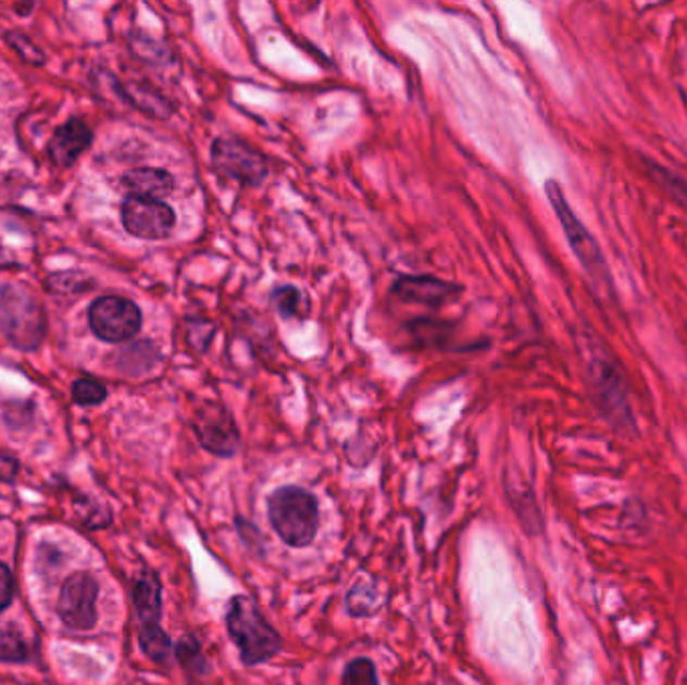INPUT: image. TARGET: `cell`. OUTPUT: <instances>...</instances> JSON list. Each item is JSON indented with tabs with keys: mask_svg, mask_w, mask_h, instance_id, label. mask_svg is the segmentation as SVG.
I'll list each match as a JSON object with an SVG mask.
<instances>
[{
	"mask_svg": "<svg viewBox=\"0 0 687 685\" xmlns=\"http://www.w3.org/2000/svg\"><path fill=\"white\" fill-rule=\"evenodd\" d=\"M395 290L412 302H442L447 296H450L454 288L447 286L445 282L430 279V277H404L397 284Z\"/></svg>",
	"mask_w": 687,
	"mask_h": 685,
	"instance_id": "9a60e30c",
	"label": "cell"
},
{
	"mask_svg": "<svg viewBox=\"0 0 687 685\" xmlns=\"http://www.w3.org/2000/svg\"><path fill=\"white\" fill-rule=\"evenodd\" d=\"M213 167L239 184H262L267 165L262 153L234 137H222L212 147Z\"/></svg>",
	"mask_w": 687,
	"mask_h": 685,
	"instance_id": "ba28073f",
	"label": "cell"
},
{
	"mask_svg": "<svg viewBox=\"0 0 687 685\" xmlns=\"http://www.w3.org/2000/svg\"><path fill=\"white\" fill-rule=\"evenodd\" d=\"M18 473V462L11 454L0 452V483H13Z\"/></svg>",
	"mask_w": 687,
	"mask_h": 685,
	"instance_id": "4316f807",
	"label": "cell"
},
{
	"mask_svg": "<svg viewBox=\"0 0 687 685\" xmlns=\"http://www.w3.org/2000/svg\"><path fill=\"white\" fill-rule=\"evenodd\" d=\"M97 595L99 585L93 575L79 571L66 577L59 595L57 613L66 627L75 632H87L97 623Z\"/></svg>",
	"mask_w": 687,
	"mask_h": 685,
	"instance_id": "52a82bcc",
	"label": "cell"
},
{
	"mask_svg": "<svg viewBox=\"0 0 687 685\" xmlns=\"http://www.w3.org/2000/svg\"><path fill=\"white\" fill-rule=\"evenodd\" d=\"M225 630L234 646L238 647L239 661L246 668L272 661L284 647L282 635L265 620L262 609L248 595H236L229 599Z\"/></svg>",
	"mask_w": 687,
	"mask_h": 685,
	"instance_id": "7a4b0ae2",
	"label": "cell"
},
{
	"mask_svg": "<svg viewBox=\"0 0 687 685\" xmlns=\"http://www.w3.org/2000/svg\"><path fill=\"white\" fill-rule=\"evenodd\" d=\"M125 229L141 239H163L172 234L175 213L158 199L129 198L121 210Z\"/></svg>",
	"mask_w": 687,
	"mask_h": 685,
	"instance_id": "9c48e42d",
	"label": "cell"
},
{
	"mask_svg": "<svg viewBox=\"0 0 687 685\" xmlns=\"http://www.w3.org/2000/svg\"><path fill=\"white\" fill-rule=\"evenodd\" d=\"M267 519L288 547L304 549L314 543L320 528L317 499L296 485L276 488L267 497Z\"/></svg>",
	"mask_w": 687,
	"mask_h": 685,
	"instance_id": "3957f363",
	"label": "cell"
},
{
	"mask_svg": "<svg viewBox=\"0 0 687 685\" xmlns=\"http://www.w3.org/2000/svg\"><path fill=\"white\" fill-rule=\"evenodd\" d=\"M89 322L97 338L105 342H125L141 328V312L127 298L101 296L89 310Z\"/></svg>",
	"mask_w": 687,
	"mask_h": 685,
	"instance_id": "8992f818",
	"label": "cell"
},
{
	"mask_svg": "<svg viewBox=\"0 0 687 685\" xmlns=\"http://www.w3.org/2000/svg\"><path fill=\"white\" fill-rule=\"evenodd\" d=\"M7 40L13 45V49H16V51L21 53V57H23L25 61H28V63L40 65V63L45 61L42 53H40L39 49H37L25 35H21V33H9Z\"/></svg>",
	"mask_w": 687,
	"mask_h": 685,
	"instance_id": "603a6c76",
	"label": "cell"
},
{
	"mask_svg": "<svg viewBox=\"0 0 687 685\" xmlns=\"http://www.w3.org/2000/svg\"><path fill=\"white\" fill-rule=\"evenodd\" d=\"M644 167L649 175V179L660 187L663 194H667V198L675 201L684 213L687 215V179L684 175L670 170L667 165H663L660 161L644 158Z\"/></svg>",
	"mask_w": 687,
	"mask_h": 685,
	"instance_id": "5bb4252c",
	"label": "cell"
},
{
	"mask_svg": "<svg viewBox=\"0 0 687 685\" xmlns=\"http://www.w3.org/2000/svg\"><path fill=\"white\" fill-rule=\"evenodd\" d=\"M123 187L132 194V198L158 199L167 198L175 187L172 175L155 167H139L123 175Z\"/></svg>",
	"mask_w": 687,
	"mask_h": 685,
	"instance_id": "4fadbf2b",
	"label": "cell"
},
{
	"mask_svg": "<svg viewBox=\"0 0 687 685\" xmlns=\"http://www.w3.org/2000/svg\"><path fill=\"white\" fill-rule=\"evenodd\" d=\"M45 312L39 300L18 284L0 288V332L21 350H35L45 336Z\"/></svg>",
	"mask_w": 687,
	"mask_h": 685,
	"instance_id": "5b68a950",
	"label": "cell"
},
{
	"mask_svg": "<svg viewBox=\"0 0 687 685\" xmlns=\"http://www.w3.org/2000/svg\"><path fill=\"white\" fill-rule=\"evenodd\" d=\"M196 433L201 447L222 459H232L239 448L238 426L227 410L205 404L196 416Z\"/></svg>",
	"mask_w": 687,
	"mask_h": 685,
	"instance_id": "30bf717a",
	"label": "cell"
},
{
	"mask_svg": "<svg viewBox=\"0 0 687 685\" xmlns=\"http://www.w3.org/2000/svg\"><path fill=\"white\" fill-rule=\"evenodd\" d=\"M47 286L57 294H71V291H83L87 286V277L75 274V272H59L47 279Z\"/></svg>",
	"mask_w": 687,
	"mask_h": 685,
	"instance_id": "7402d4cb",
	"label": "cell"
},
{
	"mask_svg": "<svg viewBox=\"0 0 687 685\" xmlns=\"http://www.w3.org/2000/svg\"><path fill=\"white\" fill-rule=\"evenodd\" d=\"M376 606V589L366 583H357L346 597V609L354 618L371 615Z\"/></svg>",
	"mask_w": 687,
	"mask_h": 685,
	"instance_id": "ffe728a7",
	"label": "cell"
},
{
	"mask_svg": "<svg viewBox=\"0 0 687 685\" xmlns=\"http://www.w3.org/2000/svg\"><path fill=\"white\" fill-rule=\"evenodd\" d=\"M91 139H93V133L85 125V121H66L65 125L59 127L51 137L49 155L57 165L68 167L87 151V147L91 146Z\"/></svg>",
	"mask_w": 687,
	"mask_h": 685,
	"instance_id": "8fae6325",
	"label": "cell"
},
{
	"mask_svg": "<svg viewBox=\"0 0 687 685\" xmlns=\"http://www.w3.org/2000/svg\"><path fill=\"white\" fill-rule=\"evenodd\" d=\"M27 659V642L14 630L0 627V661L2 663H25Z\"/></svg>",
	"mask_w": 687,
	"mask_h": 685,
	"instance_id": "d6986e66",
	"label": "cell"
},
{
	"mask_svg": "<svg viewBox=\"0 0 687 685\" xmlns=\"http://www.w3.org/2000/svg\"><path fill=\"white\" fill-rule=\"evenodd\" d=\"M585 372L595 407L603 419L617 431L635 428L629 386L622 366L608 346L597 342L594 336H587L585 340Z\"/></svg>",
	"mask_w": 687,
	"mask_h": 685,
	"instance_id": "6da1fadb",
	"label": "cell"
},
{
	"mask_svg": "<svg viewBox=\"0 0 687 685\" xmlns=\"http://www.w3.org/2000/svg\"><path fill=\"white\" fill-rule=\"evenodd\" d=\"M342 685H380L378 672L371 658H354L346 663Z\"/></svg>",
	"mask_w": 687,
	"mask_h": 685,
	"instance_id": "ac0fdd59",
	"label": "cell"
},
{
	"mask_svg": "<svg viewBox=\"0 0 687 685\" xmlns=\"http://www.w3.org/2000/svg\"><path fill=\"white\" fill-rule=\"evenodd\" d=\"M545 194L551 201L553 210L557 213V220L565 232V238L569 241V248L575 253V258L579 260L583 270L594 277L595 284L605 288V291L613 294V279H611V270H609L608 260L603 256V250L599 248L597 239L591 236V232L583 225L582 220L575 215V211L571 210L567 199L563 196V189L557 182H547L545 184Z\"/></svg>",
	"mask_w": 687,
	"mask_h": 685,
	"instance_id": "277c9868",
	"label": "cell"
},
{
	"mask_svg": "<svg viewBox=\"0 0 687 685\" xmlns=\"http://www.w3.org/2000/svg\"><path fill=\"white\" fill-rule=\"evenodd\" d=\"M298 302H300V291L296 288H282L276 291V303L284 316H293L298 312Z\"/></svg>",
	"mask_w": 687,
	"mask_h": 685,
	"instance_id": "d4e9b609",
	"label": "cell"
},
{
	"mask_svg": "<svg viewBox=\"0 0 687 685\" xmlns=\"http://www.w3.org/2000/svg\"><path fill=\"white\" fill-rule=\"evenodd\" d=\"M107 398V388L91 378H80L73 384V400L80 407H93L101 404Z\"/></svg>",
	"mask_w": 687,
	"mask_h": 685,
	"instance_id": "44dd1931",
	"label": "cell"
},
{
	"mask_svg": "<svg viewBox=\"0 0 687 685\" xmlns=\"http://www.w3.org/2000/svg\"><path fill=\"white\" fill-rule=\"evenodd\" d=\"M161 594H163V587H161V581H159L155 571L143 569L135 575V580H133V606L139 615L141 627L143 625H161L159 623L161 611H163Z\"/></svg>",
	"mask_w": 687,
	"mask_h": 685,
	"instance_id": "7c38bea8",
	"label": "cell"
},
{
	"mask_svg": "<svg viewBox=\"0 0 687 685\" xmlns=\"http://www.w3.org/2000/svg\"><path fill=\"white\" fill-rule=\"evenodd\" d=\"M14 580L11 569L0 563V611L13 603Z\"/></svg>",
	"mask_w": 687,
	"mask_h": 685,
	"instance_id": "484cf974",
	"label": "cell"
},
{
	"mask_svg": "<svg viewBox=\"0 0 687 685\" xmlns=\"http://www.w3.org/2000/svg\"><path fill=\"white\" fill-rule=\"evenodd\" d=\"M139 646L147 658L159 665H167L172 659L173 646L170 635L161 630V625H143L139 627Z\"/></svg>",
	"mask_w": 687,
	"mask_h": 685,
	"instance_id": "e0dca14e",
	"label": "cell"
},
{
	"mask_svg": "<svg viewBox=\"0 0 687 685\" xmlns=\"http://www.w3.org/2000/svg\"><path fill=\"white\" fill-rule=\"evenodd\" d=\"M173 656L179 661V665L193 677H205L212 673L210 659L205 658L203 647L193 633H186L177 639V644L173 647Z\"/></svg>",
	"mask_w": 687,
	"mask_h": 685,
	"instance_id": "2e32d148",
	"label": "cell"
},
{
	"mask_svg": "<svg viewBox=\"0 0 687 685\" xmlns=\"http://www.w3.org/2000/svg\"><path fill=\"white\" fill-rule=\"evenodd\" d=\"M236 527L239 531V537L243 539V543L253 549V551H260L264 549V539H262V533L260 528L255 527L251 521H246L241 516H236Z\"/></svg>",
	"mask_w": 687,
	"mask_h": 685,
	"instance_id": "cb8c5ba5",
	"label": "cell"
}]
</instances>
